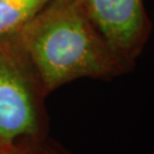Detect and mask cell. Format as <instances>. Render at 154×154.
I'll return each instance as SVG.
<instances>
[{"instance_id":"5b68a950","label":"cell","mask_w":154,"mask_h":154,"mask_svg":"<svg viewBox=\"0 0 154 154\" xmlns=\"http://www.w3.org/2000/svg\"><path fill=\"white\" fill-rule=\"evenodd\" d=\"M20 154H70L65 149L61 147L60 145L51 142L48 137L39 142V143L32 145L31 147L26 149L25 151L21 152Z\"/></svg>"},{"instance_id":"277c9868","label":"cell","mask_w":154,"mask_h":154,"mask_svg":"<svg viewBox=\"0 0 154 154\" xmlns=\"http://www.w3.org/2000/svg\"><path fill=\"white\" fill-rule=\"evenodd\" d=\"M50 0H0V38L23 28Z\"/></svg>"},{"instance_id":"6da1fadb","label":"cell","mask_w":154,"mask_h":154,"mask_svg":"<svg viewBox=\"0 0 154 154\" xmlns=\"http://www.w3.org/2000/svg\"><path fill=\"white\" fill-rule=\"evenodd\" d=\"M23 28L18 39L46 95L77 79L112 80L130 72L79 0H50Z\"/></svg>"},{"instance_id":"7a4b0ae2","label":"cell","mask_w":154,"mask_h":154,"mask_svg":"<svg viewBox=\"0 0 154 154\" xmlns=\"http://www.w3.org/2000/svg\"><path fill=\"white\" fill-rule=\"evenodd\" d=\"M0 38V147L20 154L48 137L46 96L37 72L18 40Z\"/></svg>"},{"instance_id":"3957f363","label":"cell","mask_w":154,"mask_h":154,"mask_svg":"<svg viewBox=\"0 0 154 154\" xmlns=\"http://www.w3.org/2000/svg\"><path fill=\"white\" fill-rule=\"evenodd\" d=\"M89 21L131 72L152 32L143 0H79Z\"/></svg>"},{"instance_id":"8992f818","label":"cell","mask_w":154,"mask_h":154,"mask_svg":"<svg viewBox=\"0 0 154 154\" xmlns=\"http://www.w3.org/2000/svg\"><path fill=\"white\" fill-rule=\"evenodd\" d=\"M0 154H6L5 152H4V151H2V149H1V147H0Z\"/></svg>"}]
</instances>
